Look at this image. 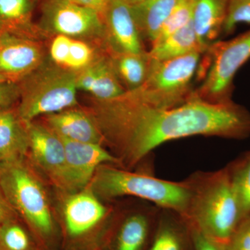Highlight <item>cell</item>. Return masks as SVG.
<instances>
[{"label": "cell", "instance_id": "5b68a950", "mask_svg": "<svg viewBox=\"0 0 250 250\" xmlns=\"http://www.w3.org/2000/svg\"><path fill=\"white\" fill-rule=\"evenodd\" d=\"M77 72L56 65L49 58L18 82V114L24 123L78 106Z\"/></svg>", "mask_w": 250, "mask_h": 250}, {"label": "cell", "instance_id": "2e32d148", "mask_svg": "<svg viewBox=\"0 0 250 250\" xmlns=\"http://www.w3.org/2000/svg\"><path fill=\"white\" fill-rule=\"evenodd\" d=\"M77 90L88 93L94 100L108 101L126 91L117 77L106 49L90 65L77 72Z\"/></svg>", "mask_w": 250, "mask_h": 250}, {"label": "cell", "instance_id": "30bf717a", "mask_svg": "<svg viewBox=\"0 0 250 250\" xmlns=\"http://www.w3.org/2000/svg\"><path fill=\"white\" fill-rule=\"evenodd\" d=\"M27 160L57 188L68 193L65 149L62 138L42 122L27 123Z\"/></svg>", "mask_w": 250, "mask_h": 250}, {"label": "cell", "instance_id": "f1b7e54d", "mask_svg": "<svg viewBox=\"0 0 250 250\" xmlns=\"http://www.w3.org/2000/svg\"><path fill=\"white\" fill-rule=\"evenodd\" d=\"M49 59L59 66L65 68L72 38L64 35H55L50 38Z\"/></svg>", "mask_w": 250, "mask_h": 250}, {"label": "cell", "instance_id": "603a6c76", "mask_svg": "<svg viewBox=\"0 0 250 250\" xmlns=\"http://www.w3.org/2000/svg\"><path fill=\"white\" fill-rule=\"evenodd\" d=\"M205 53L197 39L192 21L182 29L152 45L148 52L153 60L166 61L183 57L192 52Z\"/></svg>", "mask_w": 250, "mask_h": 250}, {"label": "cell", "instance_id": "836d02e7", "mask_svg": "<svg viewBox=\"0 0 250 250\" xmlns=\"http://www.w3.org/2000/svg\"><path fill=\"white\" fill-rule=\"evenodd\" d=\"M121 1L122 2H124L125 4L130 5V6H134V5L139 4V3L142 1L143 0H118Z\"/></svg>", "mask_w": 250, "mask_h": 250}, {"label": "cell", "instance_id": "d6a6232c", "mask_svg": "<svg viewBox=\"0 0 250 250\" xmlns=\"http://www.w3.org/2000/svg\"><path fill=\"white\" fill-rule=\"evenodd\" d=\"M17 218H19V216L0 188V225Z\"/></svg>", "mask_w": 250, "mask_h": 250}, {"label": "cell", "instance_id": "83f0119b", "mask_svg": "<svg viewBox=\"0 0 250 250\" xmlns=\"http://www.w3.org/2000/svg\"><path fill=\"white\" fill-rule=\"evenodd\" d=\"M241 24H250V0H229L222 34L230 35Z\"/></svg>", "mask_w": 250, "mask_h": 250}, {"label": "cell", "instance_id": "ac0fdd59", "mask_svg": "<svg viewBox=\"0 0 250 250\" xmlns=\"http://www.w3.org/2000/svg\"><path fill=\"white\" fill-rule=\"evenodd\" d=\"M28 146L27 123L17 106L0 109V164L27 159Z\"/></svg>", "mask_w": 250, "mask_h": 250}, {"label": "cell", "instance_id": "f546056e", "mask_svg": "<svg viewBox=\"0 0 250 250\" xmlns=\"http://www.w3.org/2000/svg\"><path fill=\"white\" fill-rule=\"evenodd\" d=\"M227 248L228 250H250V214L243 219Z\"/></svg>", "mask_w": 250, "mask_h": 250}, {"label": "cell", "instance_id": "d6986e66", "mask_svg": "<svg viewBox=\"0 0 250 250\" xmlns=\"http://www.w3.org/2000/svg\"><path fill=\"white\" fill-rule=\"evenodd\" d=\"M229 0H193L191 21L200 45L207 50L223 32Z\"/></svg>", "mask_w": 250, "mask_h": 250}, {"label": "cell", "instance_id": "d4e9b609", "mask_svg": "<svg viewBox=\"0 0 250 250\" xmlns=\"http://www.w3.org/2000/svg\"><path fill=\"white\" fill-rule=\"evenodd\" d=\"M228 167L241 202L244 219L250 214V152Z\"/></svg>", "mask_w": 250, "mask_h": 250}, {"label": "cell", "instance_id": "4fadbf2b", "mask_svg": "<svg viewBox=\"0 0 250 250\" xmlns=\"http://www.w3.org/2000/svg\"><path fill=\"white\" fill-rule=\"evenodd\" d=\"M103 18L106 51L133 54L146 52L131 6L118 0H111Z\"/></svg>", "mask_w": 250, "mask_h": 250}, {"label": "cell", "instance_id": "ba28073f", "mask_svg": "<svg viewBox=\"0 0 250 250\" xmlns=\"http://www.w3.org/2000/svg\"><path fill=\"white\" fill-rule=\"evenodd\" d=\"M203 55L205 77L194 95L210 103L231 101L236 73L250 59V29L231 40L215 41Z\"/></svg>", "mask_w": 250, "mask_h": 250}, {"label": "cell", "instance_id": "8992f818", "mask_svg": "<svg viewBox=\"0 0 250 250\" xmlns=\"http://www.w3.org/2000/svg\"><path fill=\"white\" fill-rule=\"evenodd\" d=\"M62 207V236L65 250H101L113 210L89 187L67 194Z\"/></svg>", "mask_w": 250, "mask_h": 250}, {"label": "cell", "instance_id": "ffe728a7", "mask_svg": "<svg viewBox=\"0 0 250 250\" xmlns=\"http://www.w3.org/2000/svg\"><path fill=\"white\" fill-rule=\"evenodd\" d=\"M34 0H0V34L33 40L46 39L32 21Z\"/></svg>", "mask_w": 250, "mask_h": 250}, {"label": "cell", "instance_id": "6da1fadb", "mask_svg": "<svg viewBox=\"0 0 250 250\" xmlns=\"http://www.w3.org/2000/svg\"><path fill=\"white\" fill-rule=\"evenodd\" d=\"M194 91V90H193ZM103 135L104 146L131 170L154 149L169 141L194 136L245 139L250 136V113L232 100L213 103L191 98L172 108H156L126 92L108 101L92 100L87 108Z\"/></svg>", "mask_w": 250, "mask_h": 250}, {"label": "cell", "instance_id": "44dd1931", "mask_svg": "<svg viewBox=\"0 0 250 250\" xmlns=\"http://www.w3.org/2000/svg\"><path fill=\"white\" fill-rule=\"evenodd\" d=\"M184 0H143L131 6L143 40L153 43L163 24Z\"/></svg>", "mask_w": 250, "mask_h": 250}, {"label": "cell", "instance_id": "d590c367", "mask_svg": "<svg viewBox=\"0 0 250 250\" xmlns=\"http://www.w3.org/2000/svg\"><path fill=\"white\" fill-rule=\"evenodd\" d=\"M0 36H1V34H0Z\"/></svg>", "mask_w": 250, "mask_h": 250}, {"label": "cell", "instance_id": "9a60e30c", "mask_svg": "<svg viewBox=\"0 0 250 250\" xmlns=\"http://www.w3.org/2000/svg\"><path fill=\"white\" fill-rule=\"evenodd\" d=\"M41 122L62 139L104 146L103 135L87 108H67L42 117Z\"/></svg>", "mask_w": 250, "mask_h": 250}, {"label": "cell", "instance_id": "e575fe53", "mask_svg": "<svg viewBox=\"0 0 250 250\" xmlns=\"http://www.w3.org/2000/svg\"><path fill=\"white\" fill-rule=\"evenodd\" d=\"M10 82V81L8 80L7 79L5 78V77L0 75V83H3V82Z\"/></svg>", "mask_w": 250, "mask_h": 250}, {"label": "cell", "instance_id": "e0dca14e", "mask_svg": "<svg viewBox=\"0 0 250 250\" xmlns=\"http://www.w3.org/2000/svg\"><path fill=\"white\" fill-rule=\"evenodd\" d=\"M147 250H195L191 227L187 219L173 210L161 208Z\"/></svg>", "mask_w": 250, "mask_h": 250}, {"label": "cell", "instance_id": "1f68e13d", "mask_svg": "<svg viewBox=\"0 0 250 250\" xmlns=\"http://www.w3.org/2000/svg\"><path fill=\"white\" fill-rule=\"evenodd\" d=\"M190 227L193 236L195 250H228L227 245L215 241L196 229L192 228L191 225Z\"/></svg>", "mask_w": 250, "mask_h": 250}, {"label": "cell", "instance_id": "5bb4252c", "mask_svg": "<svg viewBox=\"0 0 250 250\" xmlns=\"http://www.w3.org/2000/svg\"><path fill=\"white\" fill-rule=\"evenodd\" d=\"M47 58L42 41L1 34L0 75L18 82Z\"/></svg>", "mask_w": 250, "mask_h": 250}, {"label": "cell", "instance_id": "3957f363", "mask_svg": "<svg viewBox=\"0 0 250 250\" xmlns=\"http://www.w3.org/2000/svg\"><path fill=\"white\" fill-rule=\"evenodd\" d=\"M0 188L40 250H54L61 231L37 170L27 159L0 164Z\"/></svg>", "mask_w": 250, "mask_h": 250}, {"label": "cell", "instance_id": "7402d4cb", "mask_svg": "<svg viewBox=\"0 0 250 250\" xmlns=\"http://www.w3.org/2000/svg\"><path fill=\"white\" fill-rule=\"evenodd\" d=\"M106 52L118 80L126 91L137 89L145 83L152 62L148 52L141 54Z\"/></svg>", "mask_w": 250, "mask_h": 250}, {"label": "cell", "instance_id": "cb8c5ba5", "mask_svg": "<svg viewBox=\"0 0 250 250\" xmlns=\"http://www.w3.org/2000/svg\"><path fill=\"white\" fill-rule=\"evenodd\" d=\"M0 250H40L27 225L20 218L0 225Z\"/></svg>", "mask_w": 250, "mask_h": 250}, {"label": "cell", "instance_id": "7a4b0ae2", "mask_svg": "<svg viewBox=\"0 0 250 250\" xmlns=\"http://www.w3.org/2000/svg\"><path fill=\"white\" fill-rule=\"evenodd\" d=\"M186 180L190 198L184 218L208 238L228 245L243 220L228 167L215 172H195Z\"/></svg>", "mask_w": 250, "mask_h": 250}, {"label": "cell", "instance_id": "52a82bcc", "mask_svg": "<svg viewBox=\"0 0 250 250\" xmlns=\"http://www.w3.org/2000/svg\"><path fill=\"white\" fill-rule=\"evenodd\" d=\"M204 54L195 52L166 61L151 59L147 80L137 89L126 91V94L156 108H172L182 104L192 97V82Z\"/></svg>", "mask_w": 250, "mask_h": 250}, {"label": "cell", "instance_id": "8fae6325", "mask_svg": "<svg viewBox=\"0 0 250 250\" xmlns=\"http://www.w3.org/2000/svg\"><path fill=\"white\" fill-rule=\"evenodd\" d=\"M161 208L147 202L143 208L112 218L101 250H147Z\"/></svg>", "mask_w": 250, "mask_h": 250}, {"label": "cell", "instance_id": "4316f807", "mask_svg": "<svg viewBox=\"0 0 250 250\" xmlns=\"http://www.w3.org/2000/svg\"><path fill=\"white\" fill-rule=\"evenodd\" d=\"M192 6L193 0H184L163 24L152 45L164 40L167 36L187 25L191 20Z\"/></svg>", "mask_w": 250, "mask_h": 250}, {"label": "cell", "instance_id": "4dcf8cb0", "mask_svg": "<svg viewBox=\"0 0 250 250\" xmlns=\"http://www.w3.org/2000/svg\"><path fill=\"white\" fill-rule=\"evenodd\" d=\"M20 95L21 93L18 82L0 83V109L17 106Z\"/></svg>", "mask_w": 250, "mask_h": 250}, {"label": "cell", "instance_id": "484cf974", "mask_svg": "<svg viewBox=\"0 0 250 250\" xmlns=\"http://www.w3.org/2000/svg\"><path fill=\"white\" fill-rule=\"evenodd\" d=\"M104 48L88 41L72 38L69 49L67 70L79 72L90 65Z\"/></svg>", "mask_w": 250, "mask_h": 250}, {"label": "cell", "instance_id": "7c38bea8", "mask_svg": "<svg viewBox=\"0 0 250 250\" xmlns=\"http://www.w3.org/2000/svg\"><path fill=\"white\" fill-rule=\"evenodd\" d=\"M62 140L65 149L68 193L88 187L100 166H121L119 159L102 145Z\"/></svg>", "mask_w": 250, "mask_h": 250}, {"label": "cell", "instance_id": "9c48e42d", "mask_svg": "<svg viewBox=\"0 0 250 250\" xmlns=\"http://www.w3.org/2000/svg\"><path fill=\"white\" fill-rule=\"evenodd\" d=\"M36 24L45 39L64 35L104 47L103 16L72 0H42Z\"/></svg>", "mask_w": 250, "mask_h": 250}, {"label": "cell", "instance_id": "277c9868", "mask_svg": "<svg viewBox=\"0 0 250 250\" xmlns=\"http://www.w3.org/2000/svg\"><path fill=\"white\" fill-rule=\"evenodd\" d=\"M88 187L101 200L134 197L185 217L190 198L187 180L161 179L150 172H133L113 164H104L95 171Z\"/></svg>", "mask_w": 250, "mask_h": 250}]
</instances>
